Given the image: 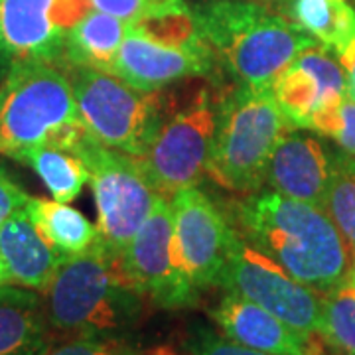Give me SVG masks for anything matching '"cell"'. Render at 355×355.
<instances>
[{
	"label": "cell",
	"instance_id": "obj_22",
	"mask_svg": "<svg viewBox=\"0 0 355 355\" xmlns=\"http://www.w3.org/2000/svg\"><path fill=\"white\" fill-rule=\"evenodd\" d=\"M18 162L30 166L46 184L53 200L62 203L73 202L89 182L87 166L83 160L77 154L58 146H36L22 154Z\"/></svg>",
	"mask_w": 355,
	"mask_h": 355
},
{
	"label": "cell",
	"instance_id": "obj_14",
	"mask_svg": "<svg viewBox=\"0 0 355 355\" xmlns=\"http://www.w3.org/2000/svg\"><path fill=\"white\" fill-rule=\"evenodd\" d=\"M178 261L202 291L219 286L235 229L225 211L196 186L170 196Z\"/></svg>",
	"mask_w": 355,
	"mask_h": 355
},
{
	"label": "cell",
	"instance_id": "obj_18",
	"mask_svg": "<svg viewBox=\"0 0 355 355\" xmlns=\"http://www.w3.org/2000/svg\"><path fill=\"white\" fill-rule=\"evenodd\" d=\"M51 343L44 296L16 284L0 286V355H44Z\"/></svg>",
	"mask_w": 355,
	"mask_h": 355
},
{
	"label": "cell",
	"instance_id": "obj_6",
	"mask_svg": "<svg viewBox=\"0 0 355 355\" xmlns=\"http://www.w3.org/2000/svg\"><path fill=\"white\" fill-rule=\"evenodd\" d=\"M288 127L270 89L231 87L217 99L207 174L229 191L261 190L268 158Z\"/></svg>",
	"mask_w": 355,
	"mask_h": 355
},
{
	"label": "cell",
	"instance_id": "obj_16",
	"mask_svg": "<svg viewBox=\"0 0 355 355\" xmlns=\"http://www.w3.org/2000/svg\"><path fill=\"white\" fill-rule=\"evenodd\" d=\"M211 318L227 338L259 352L272 355H324V342L320 336L294 330L263 306L239 294L227 292L211 310Z\"/></svg>",
	"mask_w": 355,
	"mask_h": 355
},
{
	"label": "cell",
	"instance_id": "obj_28",
	"mask_svg": "<svg viewBox=\"0 0 355 355\" xmlns=\"http://www.w3.org/2000/svg\"><path fill=\"white\" fill-rule=\"evenodd\" d=\"M28 200L30 196L26 193L24 188L0 166V225L10 216L22 211Z\"/></svg>",
	"mask_w": 355,
	"mask_h": 355
},
{
	"label": "cell",
	"instance_id": "obj_9",
	"mask_svg": "<svg viewBox=\"0 0 355 355\" xmlns=\"http://www.w3.org/2000/svg\"><path fill=\"white\" fill-rule=\"evenodd\" d=\"M217 101L205 87L190 101L166 114L150 148L139 158L144 174L158 196H174L196 186L207 172L216 135Z\"/></svg>",
	"mask_w": 355,
	"mask_h": 355
},
{
	"label": "cell",
	"instance_id": "obj_3",
	"mask_svg": "<svg viewBox=\"0 0 355 355\" xmlns=\"http://www.w3.org/2000/svg\"><path fill=\"white\" fill-rule=\"evenodd\" d=\"M42 294L51 334L65 340L127 338L146 308L99 235L87 251L65 259Z\"/></svg>",
	"mask_w": 355,
	"mask_h": 355
},
{
	"label": "cell",
	"instance_id": "obj_23",
	"mask_svg": "<svg viewBox=\"0 0 355 355\" xmlns=\"http://www.w3.org/2000/svg\"><path fill=\"white\" fill-rule=\"evenodd\" d=\"M318 336L338 355H355V272L324 294Z\"/></svg>",
	"mask_w": 355,
	"mask_h": 355
},
{
	"label": "cell",
	"instance_id": "obj_10",
	"mask_svg": "<svg viewBox=\"0 0 355 355\" xmlns=\"http://www.w3.org/2000/svg\"><path fill=\"white\" fill-rule=\"evenodd\" d=\"M116 261L128 284L158 308H190L200 298V288L178 261L172 205L166 196L156 198L150 216Z\"/></svg>",
	"mask_w": 355,
	"mask_h": 355
},
{
	"label": "cell",
	"instance_id": "obj_32",
	"mask_svg": "<svg viewBox=\"0 0 355 355\" xmlns=\"http://www.w3.org/2000/svg\"><path fill=\"white\" fill-rule=\"evenodd\" d=\"M254 2H280V0H254Z\"/></svg>",
	"mask_w": 355,
	"mask_h": 355
},
{
	"label": "cell",
	"instance_id": "obj_4",
	"mask_svg": "<svg viewBox=\"0 0 355 355\" xmlns=\"http://www.w3.org/2000/svg\"><path fill=\"white\" fill-rule=\"evenodd\" d=\"M85 135L64 67L18 65L0 81V156L18 162L44 144L73 153Z\"/></svg>",
	"mask_w": 355,
	"mask_h": 355
},
{
	"label": "cell",
	"instance_id": "obj_1",
	"mask_svg": "<svg viewBox=\"0 0 355 355\" xmlns=\"http://www.w3.org/2000/svg\"><path fill=\"white\" fill-rule=\"evenodd\" d=\"M227 217L243 241L322 294L354 272L342 233L320 205L261 188L233 203Z\"/></svg>",
	"mask_w": 355,
	"mask_h": 355
},
{
	"label": "cell",
	"instance_id": "obj_20",
	"mask_svg": "<svg viewBox=\"0 0 355 355\" xmlns=\"http://www.w3.org/2000/svg\"><path fill=\"white\" fill-rule=\"evenodd\" d=\"M291 20L342 62L355 48V10L347 0H291Z\"/></svg>",
	"mask_w": 355,
	"mask_h": 355
},
{
	"label": "cell",
	"instance_id": "obj_31",
	"mask_svg": "<svg viewBox=\"0 0 355 355\" xmlns=\"http://www.w3.org/2000/svg\"><path fill=\"white\" fill-rule=\"evenodd\" d=\"M4 284H10V279H8V272H6V266H4V261L0 257V286Z\"/></svg>",
	"mask_w": 355,
	"mask_h": 355
},
{
	"label": "cell",
	"instance_id": "obj_11",
	"mask_svg": "<svg viewBox=\"0 0 355 355\" xmlns=\"http://www.w3.org/2000/svg\"><path fill=\"white\" fill-rule=\"evenodd\" d=\"M219 286L263 306L294 330L308 336L320 331L324 294L292 279L270 257L243 241L237 231Z\"/></svg>",
	"mask_w": 355,
	"mask_h": 355
},
{
	"label": "cell",
	"instance_id": "obj_26",
	"mask_svg": "<svg viewBox=\"0 0 355 355\" xmlns=\"http://www.w3.org/2000/svg\"><path fill=\"white\" fill-rule=\"evenodd\" d=\"M184 355H272L247 347L243 343L231 340L227 336H219L209 328H196L184 342Z\"/></svg>",
	"mask_w": 355,
	"mask_h": 355
},
{
	"label": "cell",
	"instance_id": "obj_30",
	"mask_svg": "<svg viewBox=\"0 0 355 355\" xmlns=\"http://www.w3.org/2000/svg\"><path fill=\"white\" fill-rule=\"evenodd\" d=\"M345 77H347V83H345V97L354 99L355 101V60L352 65L345 69Z\"/></svg>",
	"mask_w": 355,
	"mask_h": 355
},
{
	"label": "cell",
	"instance_id": "obj_5",
	"mask_svg": "<svg viewBox=\"0 0 355 355\" xmlns=\"http://www.w3.org/2000/svg\"><path fill=\"white\" fill-rule=\"evenodd\" d=\"M216 69L214 53L203 42L191 8L180 0L164 10L128 22L111 73L142 93H154Z\"/></svg>",
	"mask_w": 355,
	"mask_h": 355
},
{
	"label": "cell",
	"instance_id": "obj_17",
	"mask_svg": "<svg viewBox=\"0 0 355 355\" xmlns=\"http://www.w3.org/2000/svg\"><path fill=\"white\" fill-rule=\"evenodd\" d=\"M0 257L10 284L44 292L67 257L53 249L36 225L18 211L0 225Z\"/></svg>",
	"mask_w": 355,
	"mask_h": 355
},
{
	"label": "cell",
	"instance_id": "obj_24",
	"mask_svg": "<svg viewBox=\"0 0 355 355\" xmlns=\"http://www.w3.org/2000/svg\"><path fill=\"white\" fill-rule=\"evenodd\" d=\"M324 209L342 233L355 272V158L347 154L331 156V176Z\"/></svg>",
	"mask_w": 355,
	"mask_h": 355
},
{
	"label": "cell",
	"instance_id": "obj_15",
	"mask_svg": "<svg viewBox=\"0 0 355 355\" xmlns=\"http://www.w3.org/2000/svg\"><path fill=\"white\" fill-rule=\"evenodd\" d=\"M331 156L306 128L288 127L268 158L265 184L286 198L324 207L330 186Z\"/></svg>",
	"mask_w": 355,
	"mask_h": 355
},
{
	"label": "cell",
	"instance_id": "obj_29",
	"mask_svg": "<svg viewBox=\"0 0 355 355\" xmlns=\"http://www.w3.org/2000/svg\"><path fill=\"white\" fill-rule=\"evenodd\" d=\"M331 139L340 144L343 154L355 158V101L349 97L340 105V125Z\"/></svg>",
	"mask_w": 355,
	"mask_h": 355
},
{
	"label": "cell",
	"instance_id": "obj_19",
	"mask_svg": "<svg viewBox=\"0 0 355 355\" xmlns=\"http://www.w3.org/2000/svg\"><path fill=\"white\" fill-rule=\"evenodd\" d=\"M127 30V20L91 8L67 34L64 67H91L111 73Z\"/></svg>",
	"mask_w": 355,
	"mask_h": 355
},
{
	"label": "cell",
	"instance_id": "obj_8",
	"mask_svg": "<svg viewBox=\"0 0 355 355\" xmlns=\"http://www.w3.org/2000/svg\"><path fill=\"white\" fill-rule=\"evenodd\" d=\"M87 166L97 203V235L109 253L119 254L150 216L158 193L137 156L114 150L85 135L73 148Z\"/></svg>",
	"mask_w": 355,
	"mask_h": 355
},
{
	"label": "cell",
	"instance_id": "obj_21",
	"mask_svg": "<svg viewBox=\"0 0 355 355\" xmlns=\"http://www.w3.org/2000/svg\"><path fill=\"white\" fill-rule=\"evenodd\" d=\"M24 211L46 237V241L64 257L87 251L97 239V225H93L81 211L69 207L67 203L30 198Z\"/></svg>",
	"mask_w": 355,
	"mask_h": 355
},
{
	"label": "cell",
	"instance_id": "obj_7",
	"mask_svg": "<svg viewBox=\"0 0 355 355\" xmlns=\"http://www.w3.org/2000/svg\"><path fill=\"white\" fill-rule=\"evenodd\" d=\"M76 93L79 119L101 144L142 158L166 116L160 91L142 93L109 71L64 67Z\"/></svg>",
	"mask_w": 355,
	"mask_h": 355
},
{
	"label": "cell",
	"instance_id": "obj_27",
	"mask_svg": "<svg viewBox=\"0 0 355 355\" xmlns=\"http://www.w3.org/2000/svg\"><path fill=\"white\" fill-rule=\"evenodd\" d=\"M176 2L180 0H91V6L95 10H101V12L130 22V20H139L158 10H164Z\"/></svg>",
	"mask_w": 355,
	"mask_h": 355
},
{
	"label": "cell",
	"instance_id": "obj_12",
	"mask_svg": "<svg viewBox=\"0 0 355 355\" xmlns=\"http://www.w3.org/2000/svg\"><path fill=\"white\" fill-rule=\"evenodd\" d=\"M91 0H0V81L14 67H64L65 42Z\"/></svg>",
	"mask_w": 355,
	"mask_h": 355
},
{
	"label": "cell",
	"instance_id": "obj_13",
	"mask_svg": "<svg viewBox=\"0 0 355 355\" xmlns=\"http://www.w3.org/2000/svg\"><path fill=\"white\" fill-rule=\"evenodd\" d=\"M347 77L340 60L324 46L304 50L277 79L272 95L288 125L334 137L340 125Z\"/></svg>",
	"mask_w": 355,
	"mask_h": 355
},
{
	"label": "cell",
	"instance_id": "obj_25",
	"mask_svg": "<svg viewBox=\"0 0 355 355\" xmlns=\"http://www.w3.org/2000/svg\"><path fill=\"white\" fill-rule=\"evenodd\" d=\"M44 355H178L168 345H140L127 338H69L51 343Z\"/></svg>",
	"mask_w": 355,
	"mask_h": 355
},
{
	"label": "cell",
	"instance_id": "obj_2",
	"mask_svg": "<svg viewBox=\"0 0 355 355\" xmlns=\"http://www.w3.org/2000/svg\"><path fill=\"white\" fill-rule=\"evenodd\" d=\"M191 12L216 65L243 87L272 91L286 67L318 44L291 18L254 0H205Z\"/></svg>",
	"mask_w": 355,
	"mask_h": 355
}]
</instances>
